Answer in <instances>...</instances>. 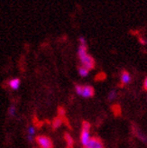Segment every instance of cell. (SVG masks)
I'll return each instance as SVG.
<instances>
[{
    "label": "cell",
    "mask_w": 147,
    "mask_h": 148,
    "mask_svg": "<svg viewBox=\"0 0 147 148\" xmlns=\"http://www.w3.org/2000/svg\"><path fill=\"white\" fill-rule=\"evenodd\" d=\"M8 113L11 116H14V115H16V107H14V105L11 106L8 109Z\"/></svg>",
    "instance_id": "14"
},
{
    "label": "cell",
    "mask_w": 147,
    "mask_h": 148,
    "mask_svg": "<svg viewBox=\"0 0 147 148\" xmlns=\"http://www.w3.org/2000/svg\"><path fill=\"white\" fill-rule=\"evenodd\" d=\"M64 109L62 108H59V114H60V115H62V116H64Z\"/></svg>",
    "instance_id": "19"
},
{
    "label": "cell",
    "mask_w": 147,
    "mask_h": 148,
    "mask_svg": "<svg viewBox=\"0 0 147 148\" xmlns=\"http://www.w3.org/2000/svg\"><path fill=\"white\" fill-rule=\"evenodd\" d=\"M83 67H85L87 70H92L95 67V61L94 59L90 55H87L85 58H83L82 60H80Z\"/></svg>",
    "instance_id": "2"
},
{
    "label": "cell",
    "mask_w": 147,
    "mask_h": 148,
    "mask_svg": "<svg viewBox=\"0 0 147 148\" xmlns=\"http://www.w3.org/2000/svg\"><path fill=\"white\" fill-rule=\"evenodd\" d=\"M98 75H99V77H96L97 79H104L106 78V76H105V74H104V73H99Z\"/></svg>",
    "instance_id": "18"
},
{
    "label": "cell",
    "mask_w": 147,
    "mask_h": 148,
    "mask_svg": "<svg viewBox=\"0 0 147 148\" xmlns=\"http://www.w3.org/2000/svg\"><path fill=\"white\" fill-rule=\"evenodd\" d=\"M36 141L42 148H53V143L51 139L44 136H39L36 137Z\"/></svg>",
    "instance_id": "1"
},
{
    "label": "cell",
    "mask_w": 147,
    "mask_h": 148,
    "mask_svg": "<svg viewBox=\"0 0 147 148\" xmlns=\"http://www.w3.org/2000/svg\"><path fill=\"white\" fill-rule=\"evenodd\" d=\"M87 148H103L102 142L100 141L99 138L97 137H92L90 138L89 144L86 146Z\"/></svg>",
    "instance_id": "3"
},
{
    "label": "cell",
    "mask_w": 147,
    "mask_h": 148,
    "mask_svg": "<svg viewBox=\"0 0 147 148\" xmlns=\"http://www.w3.org/2000/svg\"><path fill=\"white\" fill-rule=\"evenodd\" d=\"M90 124L87 121H84L82 123V130H86V131H90Z\"/></svg>",
    "instance_id": "13"
},
{
    "label": "cell",
    "mask_w": 147,
    "mask_h": 148,
    "mask_svg": "<svg viewBox=\"0 0 147 148\" xmlns=\"http://www.w3.org/2000/svg\"><path fill=\"white\" fill-rule=\"evenodd\" d=\"M75 90H76V92L78 95H80L82 96V93H83V86H80V85H76L75 87Z\"/></svg>",
    "instance_id": "12"
},
{
    "label": "cell",
    "mask_w": 147,
    "mask_h": 148,
    "mask_svg": "<svg viewBox=\"0 0 147 148\" xmlns=\"http://www.w3.org/2000/svg\"><path fill=\"white\" fill-rule=\"evenodd\" d=\"M144 88L145 90H147V78H145V79L144 81Z\"/></svg>",
    "instance_id": "20"
},
{
    "label": "cell",
    "mask_w": 147,
    "mask_h": 148,
    "mask_svg": "<svg viewBox=\"0 0 147 148\" xmlns=\"http://www.w3.org/2000/svg\"><path fill=\"white\" fill-rule=\"evenodd\" d=\"M34 133H35V128L33 127V125H32V127H28V135H29V136H34Z\"/></svg>",
    "instance_id": "16"
},
{
    "label": "cell",
    "mask_w": 147,
    "mask_h": 148,
    "mask_svg": "<svg viewBox=\"0 0 147 148\" xmlns=\"http://www.w3.org/2000/svg\"><path fill=\"white\" fill-rule=\"evenodd\" d=\"M65 139H66V142H67V144H68V147L69 148H71L72 147V145H73V139L71 138V136L69 135V134H66L65 135Z\"/></svg>",
    "instance_id": "10"
},
{
    "label": "cell",
    "mask_w": 147,
    "mask_h": 148,
    "mask_svg": "<svg viewBox=\"0 0 147 148\" xmlns=\"http://www.w3.org/2000/svg\"><path fill=\"white\" fill-rule=\"evenodd\" d=\"M79 42H80V45H86V40L84 37L82 36L79 37Z\"/></svg>",
    "instance_id": "17"
},
{
    "label": "cell",
    "mask_w": 147,
    "mask_h": 148,
    "mask_svg": "<svg viewBox=\"0 0 147 148\" xmlns=\"http://www.w3.org/2000/svg\"><path fill=\"white\" fill-rule=\"evenodd\" d=\"M27 139H28V141H29V142H33V140H34V136L27 135Z\"/></svg>",
    "instance_id": "21"
},
{
    "label": "cell",
    "mask_w": 147,
    "mask_h": 148,
    "mask_svg": "<svg viewBox=\"0 0 147 148\" xmlns=\"http://www.w3.org/2000/svg\"><path fill=\"white\" fill-rule=\"evenodd\" d=\"M78 55L79 60H82L83 58H85L87 54V45H79V50H78Z\"/></svg>",
    "instance_id": "8"
},
{
    "label": "cell",
    "mask_w": 147,
    "mask_h": 148,
    "mask_svg": "<svg viewBox=\"0 0 147 148\" xmlns=\"http://www.w3.org/2000/svg\"><path fill=\"white\" fill-rule=\"evenodd\" d=\"M116 97V92L115 90H111V91L109 92V94H108V99L109 100L114 99Z\"/></svg>",
    "instance_id": "15"
},
{
    "label": "cell",
    "mask_w": 147,
    "mask_h": 148,
    "mask_svg": "<svg viewBox=\"0 0 147 148\" xmlns=\"http://www.w3.org/2000/svg\"><path fill=\"white\" fill-rule=\"evenodd\" d=\"M62 124V116H58L53 120V128H57V127H60Z\"/></svg>",
    "instance_id": "9"
},
{
    "label": "cell",
    "mask_w": 147,
    "mask_h": 148,
    "mask_svg": "<svg viewBox=\"0 0 147 148\" xmlns=\"http://www.w3.org/2000/svg\"><path fill=\"white\" fill-rule=\"evenodd\" d=\"M79 75L82 76V77H86L88 75V73H89V70H87L85 67L81 66V67L79 68Z\"/></svg>",
    "instance_id": "11"
},
{
    "label": "cell",
    "mask_w": 147,
    "mask_h": 148,
    "mask_svg": "<svg viewBox=\"0 0 147 148\" xmlns=\"http://www.w3.org/2000/svg\"><path fill=\"white\" fill-rule=\"evenodd\" d=\"M121 81H122V83L124 84V85L128 84L131 81V76H130V74L127 71H124L121 73Z\"/></svg>",
    "instance_id": "7"
},
{
    "label": "cell",
    "mask_w": 147,
    "mask_h": 148,
    "mask_svg": "<svg viewBox=\"0 0 147 148\" xmlns=\"http://www.w3.org/2000/svg\"><path fill=\"white\" fill-rule=\"evenodd\" d=\"M20 83H21V81L19 79L17 78H14V79H12L11 80H9V87L12 88V90H17L19 87H20Z\"/></svg>",
    "instance_id": "6"
},
{
    "label": "cell",
    "mask_w": 147,
    "mask_h": 148,
    "mask_svg": "<svg viewBox=\"0 0 147 148\" xmlns=\"http://www.w3.org/2000/svg\"><path fill=\"white\" fill-rule=\"evenodd\" d=\"M94 95V88L91 86H83V93L82 97L84 98H90Z\"/></svg>",
    "instance_id": "5"
},
{
    "label": "cell",
    "mask_w": 147,
    "mask_h": 148,
    "mask_svg": "<svg viewBox=\"0 0 147 148\" xmlns=\"http://www.w3.org/2000/svg\"><path fill=\"white\" fill-rule=\"evenodd\" d=\"M80 140H81V143L84 146H87L89 144L90 140V131H86L82 130L81 132V136H80Z\"/></svg>",
    "instance_id": "4"
}]
</instances>
